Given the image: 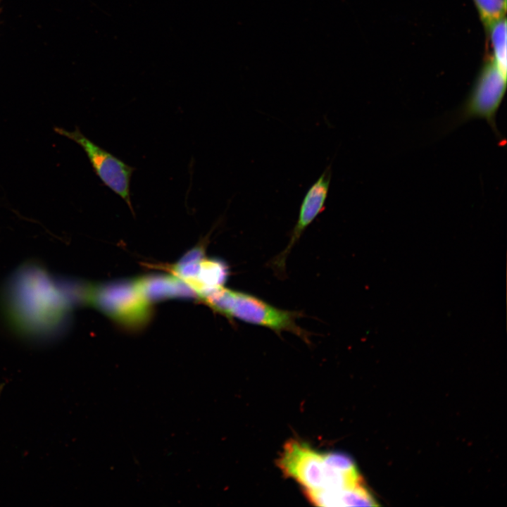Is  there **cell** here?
<instances>
[{
    "label": "cell",
    "instance_id": "cell-10",
    "mask_svg": "<svg viewBox=\"0 0 507 507\" xmlns=\"http://www.w3.org/2000/svg\"><path fill=\"white\" fill-rule=\"evenodd\" d=\"M484 30L506 18V0H472Z\"/></svg>",
    "mask_w": 507,
    "mask_h": 507
},
{
    "label": "cell",
    "instance_id": "cell-8",
    "mask_svg": "<svg viewBox=\"0 0 507 507\" xmlns=\"http://www.w3.org/2000/svg\"><path fill=\"white\" fill-rule=\"evenodd\" d=\"M304 492L308 500L318 506L377 505L364 484L343 489H322Z\"/></svg>",
    "mask_w": 507,
    "mask_h": 507
},
{
    "label": "cell",
    "instance_id": "cell-5",
    "mask_svg": "<svg viewBox=\"0 0 507 507\" xmlns=\"http://www.w3.org/2000/svg\"><path fill=\"white\" fill-rule=\"evenodd\" d=\"M83 298L123 323H140L148 313L147 299L137 282L87 288Z\"/></svg>",
    "mask_w": 507,
    "mask_h": 507
},
{
    "label": "cell",
    "instance_id": "cell-7",
    "mask_svg": "<svg viewBox=\"0 0 507 507\" xmlns=\"http://www.w3.org/2000/svg\"><path fill=\"white\" fill-rule=\"evenodd\" d=\"M332 177L331 165H328L317 180L311 186L301 202L298 220L292 230L286 249L277 257L274 265L282 269L286 258L302 233L325 209Z\"/></svg>",
    "mask_w": 507,
    "mask_h": 507
},
{
    "label": "cell",
    "instance_id": "cell-3",
    "mask_svg": "<svg viewBox=\"0 0 507 507\" xmlns=\"http://www.w3.org/2000/svg\"><path fill=\"white\" fill-rule=\"evenodd\" d=\"M507 73L489 56L483 62L472 88L459 108L455 124L483 119L501 140L496 127V114L506 94Z\"/></svg>",
    "mask_w": 507,
    "mask_h": 507
},
{
    "label": "cell",
    "instance_id": "cell-9",
    "mask_svg": "<svg viewBox=\"0 0 507 507\" xmlns=\"http://www.w3.org/2000/svg\"><path fill=\"white\" fill-rule=\"evenodd\" d=\"M490 44V56L504 72L507 73L506 20L494 23L485 30Z\"/></svg>",
    "mask_w": 507,
    "mask_h": 507
},
{
    "label": "cell",
    "instance_id": "cell-4",
    "mask_svg": "<svg viewBox=\"0 0 507 507\" xmlns=\"http://www.w3.org/2000/svg\"><path fill=\"white\" fill-rule=\"evenodd\" d=\"M55 130L57 133L74 141L83 149L96 175L104 184L121 197L132 211L130 181L135 168L94 144L78 129L68 131L56 127Z\"/></svg>",
    "mask_w": 507,
    "mask_h": 507
},
{
    "label": "cell",
    "instance_id": "cell-2",
    "mask_svg": "<svg viewBox=\"0 0 507 507\" xmlns=\"http://www.w3.org/2000/svg\"><path fill=\"white\" fill-rule=\"evenodd\" d=\"M203 298L212 309L230 319L268 327L277 333L287 331L308 339L307 332L296 323L298 312L279 309L255 296L223 286Z\"/></svg>",
    "mask_w": 507,
    "mask_h": 507
},
{
    "label": "cell",
    "instance_id": "cell-6",
    "mask_svg": "<svg viewBox=\"0 0 507 507\" xmlns=\"http://www.w3.org/2000/svg\"><path fill=\"white\" fill-rule=\"evenodd\" d=\"M277 464L284 475L296 481L305 491L324 488L325 468L323 453L304 442L288 441Z\"/></svg>",
    "mask_w": 507,
    "mask_h": 507
},
{
    "label": "cell",
    "instance_id": "cell-1",
    "mask_svg": "<svg viewBox=\"0 0 507 507\" xmlns=\"http://www.w3.org/2000/svg\"><path fill=\"white\" fill-rule=\"evenodd\" d=\"M56 282L35 264H27L13 275L0 296L1 313L11 330L42 341L61 332L70 299L66 285Z\"/></svg>",
    "mask_w": 507,
    "mask_h": 507
}]
</instances>
